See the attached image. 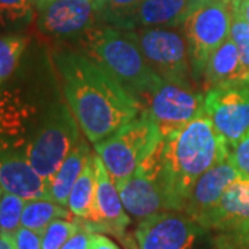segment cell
<instances>
[{
	"label": "cell",
	"mask_w": 249,
	"mask_h": 249,
	"mask_svg": "<svg viewBox=\"0 0 249 249\" xmlns=\"http://www.w3.org/2000/svg\"><path fill=\"white\" fill-rule=\"evenodd\" d=\"M54 62L68 107L90 142L111 137L142 111L140 101L86 54L64 50Z\"/></svg>",
	"instance_id": "6da1fadb"
},
{
	"label": "cell",
	"mask_w": 249,
	"mask_h": 249,
	"mask_svg": "<svg viewBox=\"0 0 249 249\" xmlns=\"http://www.w3.org/2000/svg\"><path fill=\"white\" fill-rule=\"evenodd\" d=\"M229 158V145L206 114L163 137L162 178L176 209L183 212L198 178Z\"/></svg>",
	"instance_id": "7a4b0ae2"
},
{
	"label": "cell",
	"mask_w": 249,
	"mask_h": 249,
	"mask_svg": "<svg viewBox=\"0 0 249 249\" xmlns=\"http://www.w3.org/2000/svg\"><path fill=\"white\" fill-rule=\"evenodd\" d=\"M78 40L83 53L109 72L142 106L162 80L144 58L130 31L96 25Z\"/></svg>",
	"instance_id": "3957f363"
},
{
	"label": "cell",
	"mask_w": 249,
	"mask_h": 249,
	"mask_svg": "<svg viewBox=\"0 0 249 249\" xmlns=\"http://www.w3.org/2000/svg\"><path fill=\"white\" fill-rule=\"evenodd\" d=\"M79 139V124L70 107L53 103L36 124L24 154L32 168L49 184Z\"/></svg>",
	"instance_id": "277c9868"
},
{
	"label": "cell",
	"mask_w": 249,
	"mask_h": 249,
	"mask_svg": "<svg viewBox=\"0 0 249 249\" xmlns=\"http://www.w3.org/2000/svg\"><path fill=\"white\" fill-rule=\"evenodd\" d=\"M158 124L147 109H142L116 133L94 144V151L104 162L115 186H121L133 175L144 158L160 142Z\"/></svg>",
	"instance_id": "5b68a950"
},
{
	"label": "cell",
	"mask_w": 249,
	"mask_h": 249,
	"mask_svg": "<svg viewBox=\"0 0 249 249\" xmlns=\"http://www.w3.org/2000/svg\"><path fill=\"white\" fill-rule=\"evenodd\" d=\"M232 6L224 0H198L183 22L190 46L194 76L204 73L206 62L219 46L230 37Z\"/></svg>",
	"instance_id": "8992f818"
},
{
	"label": "cell",
	"mask_w": 249,
	"mask_h": 249,
	"mask_svg": "<svg viewBox=\"0 0 249 249\" xmlns=\"http://www.w3.org/2000/svg\"><path fill=\"white\" fill-rule=\"evenodd\" d=\"M144 58L162 79L191 85L193 61L184 32L176 28H140L130 31Z\"/></svg>",
	"instance_id": "52a82bcc"
},
{
	"label": "cell",
	"mask_w": 249,
	"mask_h": 249,
	"mask_svg": "<svg viewBox=\"0 0 249 249\" xmlns=\"http://www.w3.org/2000/svg\"><path fill=\"white\" fill-rule=\"evenodd\" d=\"M142 109L150 112L165 137L205 115V96L191 85L162 79L147 97Z\"/></svg>",
	"instance_id": "ba28073f"
},
{
	"label": "cell",
	"mask_w": 249,
	"mask_h": 249,
	"mask_svg": "<svg viewBox=\"0 0 249 249\" xmlns=\"http://www.w3.org/2000/svg\"><path fill=\"white\" fill-rule=\"evenodd\" d=\"M205 114L226 144L231 147L249 132V83L206 90Z\"/></svg>",
	"instance_id": "9c48e42d"
},
{
	"label": "cell",
	"mask_w": 249,
	"mask_h": 249,
	"mask_svg": "<svg viewBox=\"0 0 249 249\" xmlns=\"http://www.w3.org/2000/svg\"><path fill=\"white\" fill-rule=\"evenodd\" d=\"M204 229L180 211H162L140 220L136 229L139 249H193Z\"/></svg>",
	"instance_id": "30bf717a"
},
{
	"label": "cell",
	"mask_w": 249,
	"mask_h": 249,
	"mask_svg": "<svg viewBox=\"0 0 249 249\" xmlns=\"http://www.w3.org/2000/svg\"><path fill=\"white\" fill-rule=\"evenodd\" d=\"M116 188L126 212L139 220L162 211H176L169 188L162 178V166L155 170L136 169Z\"/></svg>",
	"instance_id": "8fae6325"
},
{
	"label": "cell",
	"mask_w": 249,
	"mask_h": 249,
	"mask_svg": "<svg viewBox=\"0 0 249 249\" xmlns=\"http://www.w3.org/2000/svg\"><path fill=\"white\" fill-rule=\"evenodd\" d=\"M36 11L39 31L53 39H79L100 19L90 0H52Z\"/></svg>",
	"instance_id": "7c38bea8"
},
{
	"label": "cell",
	"mask_w": 249,
	"mask_h": 249,
	"mask_svg": "<svg viewBox=\"0 0 249 249\" xmlns=\"http://www.w3.org/2000/svg\"><path fill=\"white\" fill-rule=\"evenodd\" d=\"M94 165H96V211L91 222L79 220L82 226L89 229L90 231L112 232L118 237H124V230L129 226L130 219L124 209L119 191L116 188L111 175L108 173L104 162L94 152Z\"/></svg>",
	"instance_id": "4fadbf2b"
},
{
	"label": "cell",
	"mask_w": 249,
	"mask_h": 249,
	"mask_svg": "<svg viewBox=\"0 0 249 249\" xmlns=\"http://www.w3.org/2000/svg\"><path fill=\"white\" fill-rule=\"evenodd\" d=\"M0 187L25 201L50 199L49 184L32 168L25 154L7 147H0Z\"/></svg>",
	"instance_id": "5bb4252c"
},
{
	"label": "cell",
	"mask_w": 249,
	"mask_h": 249,
	"mask_svg": "<svg viewBox=\"0 0 249 249\" xmlns=\"http://www.w3.org/2000/svg\"><path fill=\"white\" fill-rule=\"evenodd\" d=\"M240 176L229 158L206 170L193 186L183 212L198 222L206 214L223 196L229 184Z\"/></svg>",
	"instance_id": "9a60e30c"
},
{
	"label": "cell",
	"mask_w": 249,
	"mask_h": 249,
	"mask_svg": "<svg viewBox=\"0 0 249 249\" xmlns=\"http://www.w3.org/2000/svg\"><path fill=\"white\" fill-rule=\"evenodd\" d=\"M249 219V178L238 176L224 190L213 208L198 224L204 230L222 231Z\"/></svg>",
	"instance_id": "2e32d148"
},
{
	"label": "cell",
	"mask_w": 249,
	"mask_h": 249,
	"mask_svg": "<svg viewBox=\"0 0 249 249\" xmlns=\"http://www.w3.org/2000/svg\"><path fill=\"white\" fill-rule=\"evenodd\" d=\"M202 75L205 90L224 85L249 83V70L244 65L238 47L230 37L209 57Z\"/></svg>",
	"instance_id": "e0dca14e"
},
{
	"label": "cell",
	"mask_w": 249,
	"mask_h": 249,
	"mask_svg": "<svg viewBox=\"0 0 249 249\" xmlns=\"http://www.w3.org/2000/svg\"><path fill=\"white\" fill-rule=\"evenodd\" d=\"M198 0H142L136 27L178 28L183 25Z\"/></svg>",
	"instance_id": "ac0fdd59"
},
{
	"label": "cell",
	"mask_w": 249,
	"mask_h": 249,
	"mask_svg": "<svg viewBox=\"0 0 249 249\" xmlns=\"http://www.w3.org/2000/svg\"><path fill=\"white\" fill-rule=\"evenodd\" d=\"M90 155L91 152L89 144L83 137H80L67 155V158L62 160L60 168L54 173L53 178L49 183V193L52 201L62 206H68V198L71 194L72 187L80 176Z\"/></svg>",
	"instance_id": "d6986e66"
},
{
	"label": "cell",
	"mask_w": 249,
	"mask_h": 249,
	"mask_svg": "<svg viewBox=\"0 0 249 249\" xmlns=\"http://www.w3.org/2000/svg\"><path fill=\"white\" fill-rule=\"evenodd\" d=\"M96 165L94 154L90 155L80 176L72 187L68 198V209L76 219L91 222L96 211Z\"/></svg>",
	"instance_id": "ffe728a7"
},
{
	"label": "cell",
	"mask_w": 249,
	"mask_h": 249,
	"mask_svg": "<svg viewBox=\"0 0 249 249\" xmlns=\"http://www.w3.org/2000/svg\"><path fill=\"white\" fill-rule=\"evenodd\" d=\"M142 0H97L98 18L104 25L133 31Z\"/></svg>",
	"instance_id": "44dd1931"
},
{
	"label": "cell",
	"mask_w": 249,
	"mask_h": 249,
	"mask_svg": "<svg viewBox=\"0 0 249 249\" xmlns=\"http://www.w3.org/2000/svg\"><path fill=\"white\" fill-rule=\"evenodd\" d=\"M70 209L50 199H29L25 204L21 226L43 232L46 227L55 219H70Z\"/></svg>",
	"instance_id": "7402d4cb"
},
{
	"label": "cell",
	"mask_w": 249,
	"mask_h": 249,
	"mask_svg": "<svg viewBox=\"0 0 249 249\" xmlns=\"http://www.w3.org/2000/svg\"><path fill=\"white\" fill-rule=\"evenodd\" d=\"M28 45L29 39L24 36H0V86H3L17 71Z\"/></svg>",
	"instance_id": "603a6c76"
},
{
	"label": "cell",
	"mask_w": 249,
	"mask_h": 249,
	"mask_svg": "<svg viewBox=\"0 0 249 249\" xmlns=\"http://www.w3.org/2000/svg\"><path fill=\"white\" fill-rule=\"evenodd\" d=\"M27 201L21 196L3 191L0 196V229L1 234L14 235L21 227V217Z\"/></svg>",
	"instance_id": "cb8c5ba5"
},
{
	"label": "cell",
	"mask_w": 249,
	"mask_h": 249,
	"mask_svg": "<svg viewBox=\"0 0 249 249\" xmlns=\"http://www.w3.org/2000/svg\"><path fill=\"white\" fill-rule=\"evenodd\" d=\"M32 0H0V25L4 28L24 27L34 18Z\"/></svg>",
	"instance_id": "d4e9b609"
},
{
	"label": "cell",
	"mask_w": 249,
	"mask_h": 249,
	"mask_svg": "<svg viewBox=\"0 0 249 249\" xmlns=\"http://www.w3.org/2000/svg\"><path fill=\"white\" fill-rule=\"evenodd\" d=\"M79 229L78 220L55 219L42 232V249H61Z\"/></svg>",
	"instance_id": "484cf974"
},
{
	"label": "cell",
	"mask_w": 249,
	"mask_h": 249,
	"mask_svg": "<svg viewBox=\"0 0 249 249\" xmlns=\"http://www.w3.org/2000/svg\"><path fill=\"white\" fill-rule=\"evenodd\" d=\"M214 249H249V219L213 237Z\"/></svg>",
	"instance_id": "4316f807"
},
{
	"label": "cell",
	"mask_w": 249,
	"mask_h": 249,
	"mask_svg": "<svg viewBox=\"0 0 249 249\" xmlns=\"http://www.w3.org/2000/svg\"><path fill=\"white\" fill-rule=\"evenodd\" d=\"M232 6V4H231ZM230 39L235 43L240 52L241 60L249 70V27L240 13L232 6V19L230 28Z\"/></svg>",
	"instance_id": "83f0119b"
},
{
	"label": "cell",
	"mask_w": 249,
	"mask_h": 249,
	"mask_svg": "<svg viewBox=\"0 0 249 249\" xmlns=\"http://www.w3.org/2000/svg\"><path fill=\"white\" fill-rule=\"evenodd\" d=\"M229 160L241 176L249 178V132L229 147Z\"/></svg>",
	"instance_id": "f1b7e54d"
},
{
	"label": "cell",
	"mask_w": 249,
	"mask_h": 249,
	"mask_svg": "<svg viewBox=\"0 0 249 249\" xmlns=\"http://www.w3.org/2000/svg\"><path fill=\"white\" fill-rule=\"evenodd\" d=\"M16 249H42V232L21 226L13 235Z\"/></svg>",
	"instance_id": "f546056e"
},
{
	"label": "cell",
	"mask_w": 249,
	"mask_h": 249,
	"mask_svg": "<svg viewBox=\"0 0 249 249\" xmlns=\"http://www.w3.org/2000/svg\"><path fill=\"white\" fill-rule=\"evenodd\" d=\"M91 234L93 231H90L89 229H86L85 226L80 224L79 230L62 245L61 249H89Z\"/></svg>",
	"instance_id": "4dcf8cb0"
},
{
	"label": "cell",
	"mask_w": 249,
	"mask_h": 249,
	"mask_svg": "<svg viewBox=\"0 0 249 249\" xmlns=\"http://www.w3.org/2000/svg\"><path fill=\"white\" fill-rule=\"evenodd\" d=\"M89 249H119L114 241H111L107 235L101 232H93L90 238Z\"/></svg>",
	"instance_id": "1f68e13d"
},
{
	"label": "cell",
	"mask_w": 249,
	"mask_h": 249,
	"mask_svg": "<svg viewBox=\"0 0 249 249\" xmlns=\"http://www.w3.org/2000/svg\"><path fill=\"white\" fill-rule=\"evenodd\" d=\"M231 4L240 13L241 17L245 19V22L249 27V0H237L235 3H231Z\"/></svg>",
	"instance_id": "d6a6232c"
},
{
	"label": "cell",
	"mask_w": 249,
	"mask_h": 249,
	"mask_svg": "<svg viewBox=\"0 0 249 249\" xmlns=\"http://www.w3.org/2000/svg\"><path fill=\"white\" fill-rule=\"evenodd\" d=\"M49 1H52V0H32V3H34V6H35V10L42 9L45 4H47Z\"/></svg>",
	"instance_id": "836d02e7"
},
{
	"label": "cell",
	"mask_w": 249,
	"mask_h": 249,
	"mask_svg": "<svg viewBox=\"0 0 249 249\" xmlns=\"http://www.w3.org/2000/svg\"><path fill=\"white\" fill-rule=\"evenodd\" d=\"M224 1H227V3H235L237 0H224Z\"/></svg>",
	"instance_id": "e575fe53"
},
{
	"label": "cell",
	"mask_w": 249,
	"mask_h": 249,
	"mask_svg": "<svg viewBox=\"0 0 249 249\" xmlns=\"http://www.w3.org/2000/svg\"><path fill=\"white\" fill-rule=\"evenodd\" d=\"M1 194H3V188L0 187V196H1Z\"/></svg>",
	"instance_id": "d590c367"
},
{
	"label": "cell",
	"mask_w": 249,
	"mask_h": 249,
	"mask_svg": "<svg viewBox=\"0 0 249 249\" xmlns=\"http://www.w3.org/2000/svg\"><path fill=\"white\" fill-rule=\"evenodd\" d=\"M90 1H93V3H96V1H97V0H90Z\"/></svg>",
	"instance_id": "8d00e7d4"
},
{
	"label": "cell",
	"mask_w": 249,
	"mask_h": 249,
	"mask_svg": "<svg viewBox=\"0 0 249 249\" xmlns=\"http://www.w3.org/2000/svg\"><path fill=\"white\" fill-rule=\"evenodd\" d=\"M0 235H1V229H0Z\"/></svg>",
	"instance_id": "74e56055"
}]
</instances>
